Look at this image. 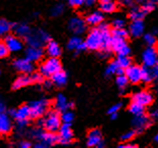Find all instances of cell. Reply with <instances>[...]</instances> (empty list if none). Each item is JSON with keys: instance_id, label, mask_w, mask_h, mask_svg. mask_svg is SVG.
Instances as JSON below:
<instances>
[{"instance_id": "cell-37", "label": "cell", "mask_w": 158, "mask_h": 148, "mask_svg": "<svg viewBox=\"0 0 158 148\" xmlns=\"http://www.w3.org/2000/svg\"><path fill=\"white\" fill-rule=\"evenodd\" d=\"M155 7H156V3L153 2V1H150V0H149L148 2L144 1V5L141 8H142V10L147 14V13L152 12L154 9H155Z\"/></svg>"}, {"instance_id": "cell-59", "label": "cell", "mask_w": 158, "mask_h": 148, "mask_svg": "<svg viewBox=\"0 0 158 148\" xmlns=\"http://www.w3.org/2000/svg\"><path fill=\"white\" fill-rule=\"evenodd\" d=\"M136 2H138V3H142V2H144L145 0H135Z\"/></svg>"}, {"instance_id": "cell-3", "label": "cell", "mask_w": 158, "mask_h": 148, "mask_svg": "<svg viewBox=\"0 0 158 148\" xmlns=\"http://www.w3.org/2000/svg\"><path fill=\"white\" fill-rule=\"evenodd\" d=\"M60 70H62V66L58 57H50L40 66V73L44 77H50L52 74Z\"/></svg>"}, {"instance_id": "cell-22", "label": "cell", "mask_w": 158, "mask_h": 148, "mask_svg": "<svg viewBox=\"0 0 158 148\" xmlns=\"http://www.w3.org/2000/svg\"><path fill=\"white\" fill-rule=\"evenodd\" d=\"M55 107L57 112H64V111H68L69 109L73 107V103H69L66 97L63 95H58L57 99L55 100Z\"/></svg>"}, {"instance_id": "cell-16", "label": "cell", "mask_w": 158, "mask_h": 148, "mask_svg": "<svg viewBox=\"0 0 158 148\" xmlns=\"http://www.w3.org/2000/svg\"><path fill=\"white\" fill-rule=\"evenodd\" d=\"M69 28L73 33H75L76 35H81L86 31L87 25L86 21L81 18H73L69 19Z\"/></svg>"}, {"instance_id": "cell-44", "label": "cell", "mask_w": 158, "mask_h": 148, "mask_svg": "<svg viewBox=\"0 0 158 148\" xmlns=\"http://www.w3.org/2000/svg\"><path fill=\"white\" fill-rule=\"evenodd\" d=\"M33 83H42L44 81V76L41 73H33L31 75Z\"/></svg>"}, {"instance_id": "cell-20", "label": "cell", "mask_w": 158, "mask_h": 148, "mask_svg": "<svg viewBox=\"0 0 158 148\" xmlns=\"http://www.w3.org/2000/svg\"><path fill=\"white\" fill-rule=\"evenodd\" d=\"M102 141V134L99 129L91 130L88 134V140H87V145L89 147H97V145Z\"/></svg>"}, {"instance_id": "cell-30", "label": "cell", "mask_w": 158, "mask_h": 148, "mask_svg": "<svg viewBox=\"0 0 158 148\" xmlns=\"http://www.w3.org/2000/svg\"><path fill=\"white\" fill-rule=\"evenodd\" d=\"M12 25L6 19H0V39L5 37L11 31Z\"/></svg>"}, {"instance_id": "cell-61", "label": "cell", "mask_w": 158, "mask_h": 148, "mask_svg": "<svg viewBox=\"0 0 158 148\" xmlns=\"http://www.w3.org/2000/svg\"><path fill=\"white\" fill-rule=\"evenodd\" d=\"M100 2H106V1H110V0H99Z\"/></svg>"}, {"instance_id": "cell-21", "label": "cell", "mask_w": 158, "mask_h": 148, "mask_svg": "<svg viewBox=\"0 0 158 148\" xmlns=\"http://www.w3.org/2000/svg\"><path fill=\"white\" fill-rule=\"evenodd\" d=\"M26 55L30 61L37 62L43 57V50L42 48H38V47H31L30 46L28 49L26 50Z\"/></svg>"}, {"instance_id": "cell-33", "label": "cell", "mask_w": 158, "mask_h": 148, "mask_svg": "<svg viewBox=\"0 0 158 148\" xmlns=\"http://www.w3.org/2000/svg\"><path fill=\"white\" fill-rule=\"evenodd\" d=\"M116 62L120 68L126 69L127 67H129L131 64H132V60H131L129 55H118Z\"/></svg>"}, {"instance_id": "cell-31", "label": "cell", "mask_w": 158, "mask_h": 148, "mask_svg": "<svg viewBox=\"0 0 158 148\" xmlns=\"http://www.w3.org/2000/svg\"><path fill=\"white\" fill-rule=\"evenodd\" d=\"M129 110L134 116H139V115L145 114V107L140 105V103H135V102H133L131 103Z\"/></svg>"}, {"instance_id": "cell-7", "label": "cell", "mask_w": 158, "mask_h": 148, "mask_svg": "<svg viewBox=\"0 0 158 148\" xmlns=\"http://www.w3.org/2000/svg\"><path fill=\"white\" fill-rule=\"evenodd\" d=\"M112 51L117 53L118 55H130L131 49L127 46V40L120 38H113L111 39V45H110Z\"/></svg>"}, {"instance_id": "cell-17", "label": "cell", "mask_w": 158, "mask_h": 148, "mask_svg": "<svg viewBox=\"0 0 158 148\" xmlns=\"http://www.w3.org/2000/svg\"><path fill=\"white\" fill-rule=\"evenodd\" d=\"M151 125L150 118L146 116L145 114L139 116H135L133 120V126L135 127V130L137 132H142Z\"/></svg>"}, {"instance_id": "cell-39", "label": "cell", "mask_w": 158, "mask_h": 148, "mask_svg": "<svg viewBox=\"0 0 158 148\" xmlns=\"http://www.w3.org/2000/svg\"><path fill=\"white\" fill-rule=\"evenodd\" d=\"M118 64H117L116 61H113L111 62L108 65V67L106 68V71H105V74H106V76H109V75H112V74H115L116 72V70L118 69Z\"/></svg>"}, {"instance_id": "cell-13", "label": "cell", "mask_w": 158, "mask_h": 148, "mask_svg": "<svg viewBox=\"0 0 158 148\" xmlns=\"http://www.w3.org/2000/svg\"><path fill=\"white\" fill-rule=\"evenodd\" d=\"M124 75L130 82L137 84L141 81V67L138 65H131L124 69Z\"/></svg>"}, {"instance_id": "cell-49", "label": "cell", "mask_w": 158, "mask_h": 148, "mask_svg": "<svg viewBox=\"0 0 158 148\" xmlns=\"http://www.w3.org/2000/svg\"><path fill=\"white\" fill-rule=\"evenodd\" d=\"M16 122H18L19 129H23V128L28 125V120H16Z\"/></svg>"}, {"instance_id": "cell-19", "label": "cell", "mask_w": 158, "mask_h": 148, "mask_svg": "<svg viewBox=\"0 0 158 148\" xmlns=\"http://www.w3.org/2000/svg\"><path fill=\"white\" fill-rule=\"evenodd\" d=\"M9 115L12 116L15 120H29L30 107L28 105H23L19 109L9 111Z\"/></svg>"}, {"instance_id": "cell-55", "label": "cell", "mask_w": 158, "mask_h": 148, "mask_svg": "<svg viewBox=\"0 0 158 148\" xmlns=\"http://www.w3.org/2000/svg\"><path fill=\"white\" fill-rule=\"evenodd\" d=\"M122 2L126 5H131L133 3V0H122Z\"/></svg>"}, {"instance_id": "cell-5", "label": "cell", "mask_w": 158, "mask_h": 148, "mask_svg": "<svg viewBox=\"0 0 158 148\" xmlns=\"http://www.w3.org/2000/svg\"><path fill=\"white\" fill-rule=\"evenodd\" d=\"M50 105V102L47 99H39L33 102L30 105V118L32 119H39L43 115H45L47 109Z\"/></svg>"}, {"instance_id": "cell-52", "label": "cell", "mask_w": 158, "mask_h": 148, "mask_svg": "<svg viewBox=\"0 0 158 148\" xmlns=\"http://www.w3.org/2000/svg\"><path fill=\"white\" fill-rule=\"evenodd\" d=\"M83 2H84V4H85V5L91 6V5H93L94 3L96 2V0H83Z\"/></svg>"}, {"instance_id": "cell-60", "label": "cell", "mask_w": 158, "mask_h": 148, "mask_svg": "<svg viewBox=\"0 0 158 148\" xmlns=\"http://www.w3.org/2000/svg\"><path fill=\"white\" fill-rule=\"evenodd\" d=\"M154 141H155V142H157V141H158V135H156L155 137H154Z\"/></svg>"}, {"instance_id": "cell-43", "label": "cell", "mask_w": 158, "mask_h": 148, "mask_svg": "<svg viewBox=\"0 0 158 148\" xmlns=\"http://www.w3.org/2000/svg\"><path fill=\"white\" fill-rule=\"evenodd\" d=\"M137 134V131L136 130H132V131H129V132H127L126 134H123L122 136V140L123 142H127V141H131L132 139H134V137L136 136Z\"/></svg>"}, {"instance_id": "cell-8", "label": "cell", "mask_w": 158, "mask_h": 148, "mask_svg": "<svg viewBox=\"0 0 158 148\" xmlns=\"http://www.w3.org/2000/svg\"><path fill=\"white\" fill-rule=\"evenodd\" d=\"M101 32V46H100V51H101L104 55H108V53L111 51L110 45H111V33H110L109 28L106 29H99Z\"/></svg>"}, {"instance_id": "cell-6", "label": "cell", "mask_w": 158, "mask_h": 148, "mask_svg": "<svg viewBox=\"0 0 158 148\" xmlns=\"http://www.w3.org/2000/svg\"><path fill=\"white\" fill-rule=\"evenodd\" d=\"M87 49L90 50H99L101 46V32L99 31L98 28L93 29L89 33L88 37L86 40Z\"/></svg>"}, {"instance_id": "cell-34", "label": "cell", "mask_w": 158, "mask_h": 148, "mask_svg": "<svg viewBox=\"0 0 158 148\" xmlns=\"http://www.w3.org/2000/svg\"><path fill=\"white\" fill-rule=\"evenodd\" d=\"M110 33H111V37H113V38H120V39H124V40H127L129 38V35H130V33L127 32V29H124L123 28L113 29Z\"/></svg>"}, {"instance_id": "cell-38", "label": "cell", "mask_w": 158, "mask_h": 148, "mask_svg": "<svg viewBox=\"0 0 158 148\" xmlns=\"http://www.w3.org/2000/svg\"><path fill=\"white\" fill-rule=\"evenodd\" d=\"M81 42H82V39L79 38V37H73V38L69 41L68 48L69 50H77V48H78V46L80 45Z\"/></svg>"}, {"instance_id": "cell-41", "label": "cell", "mask_w": 158, "mask_h": 148, "mask_svg": "<svg viewBox=\"0 0 158 148\" xmlns=\"http://www.w3.org/2000/svg\"><path fill=\"white\" fill-rule=\"evenodd\" d=\"M144 40H145L146 44L149 47L156 45V37L153 33H147V35L144 36Z\"/></svg>"}, {"instance_id": "cell-9", "label": "cell", "mask_w": 158, "mask_h": 148, "mask_svg": "<svg viewBox=\"0 0 158 148\" xmlns=\"http://www.w3.org/2000/svg\"><path fill=\"white\" fill-rule=\"evenodd\" d=\"M58 131H59L58 143H61V144L72 143V140L73 138V130L70 129L69 123H63V125H60Z\"/></svg>"}, {"instance_id": "cell-32", "label": "cell", "mask_w": 158, "mask_h": 148, "mask_svg": "<svg viewBox=\"0 0 158 148\" xmlns=\"http://www.w3.org/2000/svg\"><path fill=\"white\" fill-rule=\"evenodd\" d=\"M146 13L142 10L141 7H134L130 12V18L132 21H138V19H143Z\"/></svg>"}, {"instance_id": "cell-53", "label": "cell", "mask_w": 158, "mask_h": 148, "mask_svg": "<svg viewBox=\"0 0 158 148\" xmlns=\"http://www.w3.org/2000/svg\"><path fill=\"white\" fill-rule=\"evenodd\" d=\"M115 74H117V75H122V74H124V69H123V68H120V67H118V69L116 70Z\"/></svg>"}, {"instance_id": "cell-40", "label": "cell", "mask_w": 158, "mask_h": 148, "mask_svg": "<svg viewBox=\"0 0 158 148\" xmlns=\"http://www.w3.org/2000/svg\"><path fill=\"white\" fill-rule=\"evenodd\" d=\"M62 116L60 117L61 118V122L63 123H72L73 118H75V116H73V114L72 112H69V111H64V112H62Z\"/></svg>"}, {"instance_id": "cell-50", "label": "cell", "mask_w": 158, "mask_h": 148, "mask_svg": "<svg viewBox=\"0 0 158 148\" xmlns=\"http://www.w3.org/2000/svg\"><path fill=\"white\" fill-rule=\"evenodd\" d=\"M86 49H87V45H86V43L82 41V42L80 43V45L78 46V48H77L76 51L81 52V51H85Z\"/></svg>"}, {"instance_id": "cell-4", "label": "cell", "mask_w": 158, "mask_h": 148, "mask_svg": "<svg viewBox=\"0 0 158 148\" xmlns=\"http://www.w3.org/2000/svg\"><path fill=\"white\" fill-rule=\"evenodd\" d=\"M33 136L37 138L40 142L44 143L46 147L54 145L58 143V135H56L55 132H49V131H44L42 129H35L32 131Z\"/></svg>"}, {"instance_id": "cell-10", "label": "cell", "mask_w": 158, "mask_h": 148, "mask_svg": "<svg viewBox=\"0 0 158 148\" xmlns=\"http://www.w3.org/2000/svg\"><path fill=\"white\" fill-rule=\"evenodd\" d=\"M157 75H158L157 64L152 67H148L145 65L143 67H141V81L149 83L152 81V80L156 79Z\"/></svg>"}, {"instance_id": "cell-12", "label": "cell", "mask_w": 158, "mask_h": 148, "mask_svg": "<svg viewBox=\"0 0 158 148\" xmlns=\"http://www.w3.org/2000/svg\"><path fill=\"white\" fill-rule=\"evenodd\" d=\"M13 66L18 70L19 72L25 73V74H30L34 71V64L32 61H30L28 58H21L16 59L13 62Z\"/></svg>"}, {"instance_id": "cell-42", "label": "cell", "mask_w": 158, "mask_h": 148, "mask_svg": "<svg viewBox=\"0 0 158 148\" xmlns=\"http://www.w3.org/2000/svg\"><path fill=\"white\" fill-rule=\"evenodd\" d=\"M8 54H9V51L5 45V43L0 41V59L5 58L6 56H8Z\"/></svg>"}, {"instance_id": "cell-56", "label": "cell", "mask_w": 158, "mask_h": 148, "mask_svg": "<svg viewBox=\"0 0 158 148\" xmlns=\"http://www.w3.org/2000/svg\"><path fill=\"white\" fill-rule=\"evenodd\" d=\"M4 111H5V106L1 102V99H0V112H4Z\"/></svg>"}, {"instance_id": "cell-14", "label": "cell", "mask_w": 158, "mask_h": 148, "mask_svg": "<svg viewBox=\"0 0 158 148\" xmlns=\"http://www.w3.org/2000/svg\"><path fill=\"white\" fill-rule=\"evenodd\" d=\"M143 62L144 65L152 67L157 64V51L155 47H148L143 53Z\"/></svg>"}, {"instance_id": "cell-45", "label": "cell", "mask_w": 158, "mask_h": 148, "mask_svg": "<svg viewBox=\"0 0 158 148\" xmlns=\"http://www.w3.org/2000/svg\"><path fill=\"white\" fill-rule=\"evenodd\" d=\"M124 26V21L122 18H117L113 21V28L114 29H122Z\"/></svg>"}, {"instance_id": "cell-47", "label": "cell", "mask_w": 158, "mask_h": 148, "mask_svg": "<svg viewBox=\"0 0 158 148\" xmlns=\"http://www.w3.org/2000/svg\"><path fill=\"white\" fill-rule=\"evenodd\" d=\"M69 3L73 7H79V6L84 4L83 0H69Z\"/></svg>"}, {"instance_id": "cell-57", "label": "cell", "mask_w": 158, "mask_h": 148, "mask_svg": "<svg viewBox=\"0 0 158 148\" xmlns=\"http://www.w3.org/2000/svg\"><path fill=\"white\" fill-rule=\"evenodd\" d=\"M44 84L46 85V87H50L52 85V81H51V80H50V81H49V80H46V81L44 80Z\"/></svg>"}, {"instance_id": "cell-24", "label": "cell", "mask_w": 158, "mask_h": 148, "mask_svg": "<svg viewBox=\"0 0 158 148\" xmlns=\"http://www.w3.org/2000/svg\"><path fill=\"white\" fill-rule=\"evenodd\" d=\"M33 81H32V78H31V75L29 74H25L23 73V75L19 76L18 78L15 79V81L13 82L12 84V89H19L22 87H25V86H28L29 84H32Z\"/></svg>"}, {"instance_id": "cell-2", "label": "cell", "mask_w": 158, "mask_h": 148, "mask_svg": "<svg viewBox=\"0 0 158 148\" xmlns=\"http://www.w3.org/2000/svg\"><path fill=\"white\" fill-rule=\"evenodd\" d=\"M50 41V36L43 29H36L31 31L28 36L26 37V42L31 47H38L42 48Z\"/></svg>"}, {"instance_id": "cell-11", "label": "cell", "mask_w": 158, "mask_h": 148, "mask_svg": "<svg viewBox=\"0 0 158 148\" xmlns=\"http://www.w3.org/2000/svg\"><path fill=\"white\" fill-rule=\"evenodd\" d=\"M133 102L140 103L144 107H147V106H150L151 103H153L154 100V96L148 90H141V92L135 93L132 97Z\"/></svg>"}, {"instance_id": "cell-46", "label": "cell", "mask_w": 158, "mask_h": 148, "mask_svg": "<svg viewBox=\"0 0 158 148\" xmlns=\"http://www.w3.org/2000/svg\"><path fill=\"white\" fill-rule=\"evenodd\" d=\"M122 109V103H115V105H113L109 109L108 111V113L109 114H112V113H117L118 111Z\"/></svg>"}, {"instance_id": "cell-25", "label": "cell", "mask_w": 158, "mask_h": 148, "mask_svg": "<svg viewBox=\"0 0 158 148\" xmlns=\"http://www.w3.org/2000/svg\"><path fill=\"white\" fill-rule=\"evenodd\" d=\"M50 78H51V81L58 87L64 86L66 84V82H68V75H66V73L64 71H62V70L52 74V75L50 76Z\"/></svg>"}, {"instance_id": "cell-18", "label": "cell", "mask_w": 158, "mask_h": 148, "mask_svg": "<svg viewBox=\"0 0 158 148\" xmlns=\"http://www.w3.org/2000/svg\"><path fill=\"white\" fill-rule=\"evenodd\" d=\"M11 130L12 124L10 118L4 112H0V134L1 135H7L11 132Z\"/></svg>"}, {"instance_id": "cell-58", "label": "cell", "mask_w": 158, "mask_h": 148, "mask_svg": "<svg viewBox=\"0 0 158 148\" xmlns=\"http://www.w3.org/2000/svg\"><path fill=\"white\" fill-rule=\"evenodd\" d=\"M111 115V120H115L117 119V117H118V114L117 113H112V114H110Z\"/></svg>"}, {"instance_id": "cell-35", "label": "cell", "mask_w": 158, "mask_h": 148, "mask_svg": "<svg viewBox=\"0 0 158 148\" xmlns=\"http://www.w3.org/2000/svg\"><path fill=\"white\" fill-rule=\"evenodd\" d=\"M129 83V79L127 78V76L124 74H122V75H117L116 77V84L117 86L120 88V92H123V88H126V86Z\"/></svg>"}, {"instance_id": "cell-48", "label": "cell", "mask_w": 158, "mask_h": 148, "mask_svg": "<svg viewBox=\"0 0 158 148\" xmlns=\"http://www.w3.org/2000/svg\"><path fill=\"white\" fill-rule=\"evenodd\" d=\"M149 116H150V119H153V120L156 119L157 116H158V111H157L156 107H153V109L150 110Z\"/></svg>"}, {"instance_id": "cell-27", "label": "cell", "mask_w": 158, "mask_h": 148, "mask_svg": "<svg viewBox=\"0 0 158 148\" xmlns=\"http://www.w3.org/2000/svg\"><path fill=\"white\" fill-rule=\"evenodd\" d=\"M12 28H13V31L15 33V35L18 37H21V38H26L30 33V32H31L30 26L28 25H26V23L15 25H12Z\"/></svg>"}, {"instance_id": "cell-15", "label": "cell", "mask_w": 158, "mask_h": 148, "mask_svg": "<svg viewBox=\"0 0 158 148\" xmlns=\"http://www.w3.org/2000/svg\"><path fill=\"white\" fill-rule=\"evenodd\" d=\"M4 43L9 52H19L23 49V42L21 39L13 35H6Z\"/></svg>"}, {"instance_id": "cell-51", "label": "cell", "mask_w": 158, "mask_h": 148, "mask_svg": "<svg viewBox=\"0 0 158 148\" xmlns=\"http://www.w3.org/2000/svg\"><path fill=\"white\" fill-rule=\"evenodd\" d=\"M19 147L21 148H30L31 147V143L27 142V141H23V142L19 143Z\"/></svg>"}, {"instance_id": "cell-1", "label": "cell", "mask_w": 158, "mask_h": 148, "mask_svg": "<svg viewBox=\"0 0 158 148\" xmlns=\"http://www.w3.org/2000/svg\"><path fill=\"white\" fill-rule=\"evenodd\" d=\"M39 125L42 126L46 131H49V132L58 131L60 125H61V118H60L59 112H57V111L49 112L44 119L39 121Z\"/></svg>"}, {"instance_id": "cell-28", "label": "cell", "mask_w": 158, "mask_h": 148, "mask_svg": "<svg viewBox=\"0 0 158 148\" xmlns=\"http://www.w3.org/2000/svg\"><path fill=\"white\" fill-rule=\"evenodd\" d=\"M103 14L101 12L99 11H96V12H93L91 13L90 15L87 16L86 18V22L89 23L91 25H98L100 22L103 21Z\"/></svg>"}, {"instance_id": "cell-36", "label": "cell", "mask_w": 158, "mask_h": 148, "mask_svg": "<svg viewBox=\"0 0 158 148\" xmlns=\"http://www.w3.org/2000/svg\"><path fill=\"white\" fill-rule=\"evenodd\" d=\"M63 11H64V6H63V4H61V3H58V4L53 6L50 12H51L52 16H59L62 14Z\"/></svg>"}, {"instance_id": "cell-54", "label": "cell", "mask_w": 158, "mask_h": 148, "mask_svg": "<svg viewBox=\"0 0 158 148\" xmlns=\"http://www.w3.org/2000/svg\"><path fill=\"white\" fill-rule=\"evenodd\" d=\"M35 147H37V148H45V147H46V145H45L44 143L40 142V143H37L36 145H35Z\"/></svg>"}, {"instance_id": "cell-62", "label": "cell", "mask_w": 158, "mask_h": 148, "mask_svg": "<svg viewBox=\"0 0 158 148\" xmlns=\"http://www.w3.org/2000/svg\"><path fill=\"white\" fill-rule=\"evenodd\" d=\"M150 1H153V2H156L157 0H150Z\"/></svg>"}, {"instance_id": "cell-23", "label": "cell", "mask_w": 158, "mask_h": 148, "mask_svg": "<svg viewBox=\"0 0 158 148\" xmlns=\"http://www.w3.org/2000/svg\"><path fill=\"white\" fill-rule=\"evenodd\" d=\"M144 22L142 19H138V21H133V22L130 25V33L135 38L141 37L144 33Z\"/></svg>"}, {"instance_id": "cell-26", "label": "cell", "mask_w": 158, "mask_h": 148, "mask_svg": "<svg viewBox=\"0 0 158 148\" xmlns=\"http://www.w3.org/2000/svg\"><path fill=\"white\" fill-rule=\"evenodd\" d=\"M47 46V53L50 57H59L61 54V49H60L59 45L54 41H49L46 44Z\"/></svg>"}, {"instance_id": "cell-29", "label": "cell", "mask_w": 158, "mask_h": 148, "mask_svg": "<svg viewBox=\"0 0 158 148\" xmlns=\"http://www.w3.org/2000/svg\"><path fill=\"white\" fill-rule=\"evenodd\" d=\"M100 8H101V11L105 12V13H112L116 10L117 4L113 1V0H110V1L101 2Z\"/></svg>"}]
</instances>
